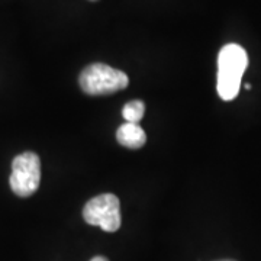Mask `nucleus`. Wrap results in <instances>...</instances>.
Wrapping results in <instances>:
<instances>
[{
    "label": "nucleus",
    "instance_id": "obj_1",
    "mask_svg": "<svg viewBox=\"0 0 261 261\" xmlns=\"http://www.w3.org/2000/svg\"><path fill=\"white\" fill-rule=\"evenodd\" d=\"M248 65L247 51L238 44H226L218 56V94L226 102L233 100L241 87Z\"/></svg>",
    "mask_w": 261,
    "mask_h": 261
},
{
    "label": "nucleus",
    "instance_id": "obj_2",
    "mask_svg": "<svg viewBox=\"0 0 261 261\" xmlns=\"http://www.w3.org/2000/svg\"><path fill=\"white\" fill-rule=\"evenodd\" d=\"M79 84L86 94H113L128 87L129 79L123 71L111 65L96 63L87 65L79 77Z\"/></svg>",
    "mask_w": 261,
    "mask_h": 261
},
{
    "label": "nucleus",
    "instance_id": "obj_3",
    "mask_svg": "<svg viewBox=\"0 0 261 261\" xmlns=\"http://www.w3.org/2000/svg\"><path fill=\"white\" fill-rule=\"evenodd\" d=\"M9 183L19 197H29L37 192L41 183V160L35 152L28 151L13 159Z\"/></svg>",
    "mask_w": 261,
    "mask_h": 261
},
{
    "label": "nucleus",
    "instance_id": "obj_4",
    "mask_svg": "<svg viewBox=\"0 0 261 261\" xmlns=\"http://www.w3.org/2000/svg\"><path fill=\"white\" fill-rule=\"evenodd\" d=\"M84 221L89 225L100 226L106 232H115L121 228V203L112 193H105L90 199L83 209Z\"/></svg>",
    "mask_w": 261,
    "mask_h": 261
},
{
    "label": "nucleus",
    "instance_id": "obj_5",
    "mask_svg": "<svg viewBox=\"0 0 261 261\" xmlns=\"http://www.w3.org/2000/svg\"><path fill=\"white\" fill-rule=\"evenodd\" d=\"M116 140L122 147H126L130 149H138L145 145L147 135L145 130L140 126V123H130L126 122L119 126L116 132Z\"/></svg>",
    "mask_w": 261,
    "mask_h": 261
},
{
    "label": "nucleus",
    "instance_id": "obj_6",
    "mask_svg": "<svg viewBox=\"0 0 261 261\" xmlns=\"http://www.w3.org/2000/svg\"><path fill=\"white\" fill-rule=\"evenodd\" d=\"M144 113H145V105L142 100L128 102L122 109V116L125 118V121L130 123H140L141 119L144 118Z\"/></svg>",
    "mask_w": 261,
    "mask_h": 261
},
{
    "label": "nucleus",
    "instance_id": "obj_7",
    "mask_svg": "<svg viewBox=\"0 0 261 261\" xmlns=\"http://www.w3.org/2000/svg\"><path fill=\"white\" fill-rule=\"evenodd\" d=\"M90 261H109L108 258H105V257H100V255H97V257H94V258H92Z\"/></svg>",
    "mask_w": 261,
    "mask_h": 261
},
{
    "label": "nucleus",
    "instance_id": "obj_8",
    "mask_svg": "<svg viewBox=\"0 0 261 261\" xmlns=\"http://www.w3.org/2000/svg\"><path fill=\"white\" fill-rule=\"evenodd\" d=\"M221 261H233V260H221Z\"/></svg>",
    "mask_w": 261,
    "mask_h": 261
}]
</instances>
